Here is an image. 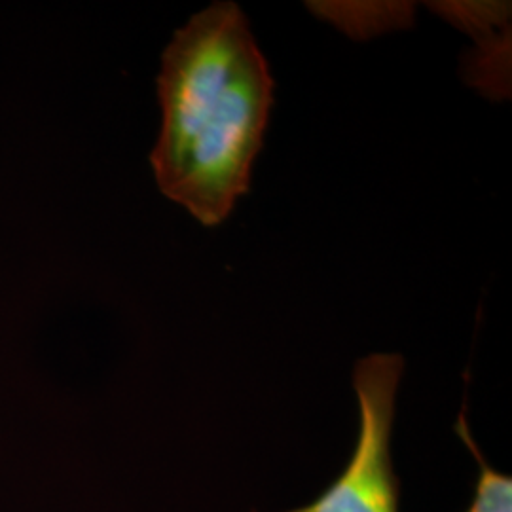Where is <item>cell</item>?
I'll return each instance as SVG.
<instances>
[{
	"label": "cell",
	"instance_id": "obj_1",
	"mask_svg": "<svg viewBox=\"0 0 512 512\" xmlns=\"http://www.w3.org/2000/svg\"><path fill=\"white\" fill-rule=\"evenodd\" d=\"M158 97L156 183L203 226H219L249 192L274 103L272 74L238 4H211L175 33Z\"/></svg>",
	"mask_w": 512,
	"mask_h": 512
},
{
	"label": "cell",
	"instance_id": "obj_2",
	"mask_svg": "<svg viewBox=\"0 0 512 512\" xmlns=\"http://www.w3.org/2000/svg\"><path fill=\"white\" fill-rule=\"evenodd\" d=\"M403 372L404 359L397 353H374L357 361L353 387L359 435L346 469L311 503L285 512H401L391 435Z\"/></svg>",
	"mask_w": 512,
	"mask_h": 512
},
{
	"label": "cell",
	"instance_id": "obj_3",
	"mask_svg": "<svg viewBox=\"0 0 512 512\" xmlns=\"http://www.w3.org/2000/svg\"><path fill=\"white\" fill-rule=\"evenodd\" d=\"M456 433L459 439L467 444V448L471 450L473 458L478 463L475 494L465 512H512V478L495 471L494 467L484 459L471 435L469 423L465 420V412L459 414Z\"/></svg>",
	"mask_w": 512,
	"mask_h": 512
}]
</instances>
